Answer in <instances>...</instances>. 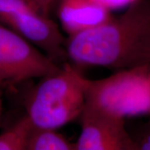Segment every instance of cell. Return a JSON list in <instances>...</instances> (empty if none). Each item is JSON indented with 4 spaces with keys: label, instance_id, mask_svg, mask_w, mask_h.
Segmentation results:
<instances>
[{
    "label": "cell",
    "instance_id": "cell-2",
    "mask_svg": "<svg viewBox=\"0 0 150 150\" xmlns=\"http://www.w3.org/2000/svg\"><path fill=\"white\" fill-rule=\"evenodd\" d=\"M25 99V116L33 129L57 130L80 118L86 106L88 79L64 64L41 79Z\"/></svg>",
    "mask_w": 150,
    "mask_h": 150
},
{
    "label": "cell",
    "instance_id": "cell-12",
    "mask_svg": "<svg viewBox=\"0 0 150 150\" xmlns=\"http://www.w3.org/2000/svg\"><path fill=\"white\" fill-rule=\"evenodd\" d=\"M2 112H3V93H2V88H0V121L2 118Z\"/></svg>",
    "mask_w": 150,
    "mask_h": 150
},
{
    "label": "cell",
    "instance_id": "cell-10",
    "mask_svg": "<svg viewBox=\"0 0 150 150\" xmlns=\"http://www.w3.org/2000/svg\"><path fill=\"white\" fill-rule=\"evenodd\" d=\"M36 10L45 16H49V12L56 0H30Z\"/></svg>",
    "mask_w": 150,
    "mask_h": 150
},
{
    "label": "cell",
    "instance_id": "cell-5",
    "mask_svg": "<svg viewBox=\"0 0 150 150\" xmlns=\"http://www.w3.org/2000/svg\"><path fill=\"white\" fill-rule=\"evenodd\" d=\"M76 150H138L125 119L85 108Z\"/></svg>",
    "mask_w": 150,
    "mask_h": 150
},
{
    "label": "cell",
    "instance_id": "cell-3",
    "mask_svg": "<svg viewBox=\"0 0 150 150\" xmlns=\"http://www.w3.org/2000/svg\"><path fill=\"white\" fill-rule=\"evenodd\" d=\"M85 108L123 119L150 115V64L88 79Z\"/></svg>",
    "mask_w": 150,
    "mask_h": 150
},
{
    "label": "cell",
    "instance_id": "cell-6",
    "mask_svg": "<svg viewBox=\"0 0 150 150\" xmlns=\"http://www.w3.org/2000/svg\"><path fill=\"white\" fill-rule=\"evenodd\" d=\"M111 11L97 0H60L59 18L69 36L90 30L108 21Z\"/></svg>",
    "mask_w": 150,
    "mask_h": 150
},
{
    "label": "cell",
    "instance_id": "cell-11",
    "mask_svg": "<svg viewBox=\"0 0 150 150\" xmlns=\"http://www.w3.org/2000/svg\"><path fill=\"white\" fill-rule=\"evenodd\" d=\"M102 5L106 7L110 11L113 9H118L121 8H127L135 0H97Z\"/></svg>",
    "mask_w": 150,
    "mask_h": 150
},
{
    "label": "cell",
    "instance_id": "cell-1",
    "mask_svg": "<svg viewBox=\"0 0 150 150\" xmlns=\"http://www.w3.org/2000/svg\"><path fill=\"white\" fill-rule=\"evenodd\" d=\"M67 59L114 71L150 64V0H135L118 17L66 38Z\"/></svg>",
    "mask_w": 150,
    "mask_h": 150
},
{
    "label": "cell",
    "instance_id": "cell-7",
    "mask_svg": "<svg viewBox=\"0 0 150 150\" xmlns=\"http://www.w3.org/2000/svg\"><path fill=\"white\" fill-rule=\"evenodd\" d=\"M23 150H76V144L70 143L57 130L33 128L28 134Z\"/></svg>",
    "mask_w": 150,
    "mask_h": 150
},
{
    "label": "cell",
    "instance_id": "cell-4",
    "mask_svg": "<svg viewBox=\"0 0 150 150\" xmlns=\"http://www.w3.org/2000/svg\"><path fill=\"white\" fill-rule=\"evenodd\" d=\"M60 68L27 39L0 23V88L42 79Z\"/></svg>",
    "mask_w": 150,
    "mask_h": 150
},
{
    "label": "cell",
    "instance_id": "cell-9",
    "mask_svg": "<svg viewBox=\"0 0 150 150\" xmlns=\"http://www.w3.org/2000/svg\"><path fill=\"white\" fill-rule=\"evenodd\" d=\"M134 139L137 144V149L150 150V122L144 127L139 137L134 138Z\"/></svg>",
    "mask_w": 150,
    "mask_h": 150
},
{
    "label": "cell",
    "instance_id": "cell-8",
    "mask_svg": "<svg viewBox=\"0 0 150 150\" xmlns=\"http://www.w3.org/2000/svg\"><path fill=\"white\" fill-rule=\"evenodd\" d=\"M32 129L29 120L24 115L0 134V150H23Z\"/></svg>",
    "mask_w": 150,
    "mask_h": 150
}]
</instances>
